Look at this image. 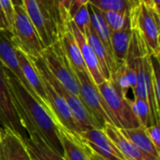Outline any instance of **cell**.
<instances>
[{
  "label": "cell",
  "mask_w": 160,
  "mask_h": 160,
  "mask_svg": "<svg viewBox=\"0 0 160 160\" xmlns=\"http://www.w3.org/2000/svg\"><path fill=\"white\" fill-rule=\"evenodd\" d=\"M5 72L14 108L27 135L38 133L52 149L63 156L58 126L52 114L30 95L13 73L6 68Z\"/></svg>",
  "instance_id": "cell-1"
},
{
  "label": "cell",
  "mask_w": 160,
  "mask_h": 160,
  "mask_svg": "<svg viewBox=\"0 0 160 160\" xmlns=\"http://www.w3.org/2000/svg\"><path fill=\"white\" fill-rule=\"evenodd\" d=\"M30 58L34 62V65L39 76L45 79L53 87V89L65 99V101L68 105L72 116L74 118V121L79 129V133L93 128H100L98 123L96 122V120L94 119V117L92 116V114L90 113V112L88 111V109L82 101L81 98L71 94L54 78V76L48 69L42 57L39 56V57H30Z\"/></svg>",
  "instance_id": "cell-2"
},
{
  "label": "cell",
  "mask_w": 160,
  "mask_h": 160,
  "mask_svg": "<svg viewBox=\"0 0 160 160\" xmlns=\"http://www.w3.org/2000/svg\"><path fill=\"white\" fill-rule=\"evenodd\" d=\"M98 88L107 105L112 125L122 129L134 128L141 126L132 112L129 98L123 96L110 80H105L98 85Z\"/></svg>",
  "instance_id": "cell-3"
},
{
  "label": "cell",
  "mask_w": 160,
  "mask_h": 160,
  "mask_svg": "<svg viewBox=\"0 0 160 160\" xmlns=\"http://www.w3.org/2000/svg\"><path fill=\"white\" fill-rule=\"evenodd\" d=\"M40 56L54 78L71 94L80 97L79 80L60 40L46 47Z\"/></svg>",
  "instance_id": "cell-4"
},
{
  "label": "cell",
  "mask_w": 160,
  "mask_h": 160,
  "mask_svg": "<svg viewBox=\"0 0 160 160\" xmlns=\"http://www.w3.org/2000/svg\"><path fill=\"white\" fill-rule=\"evenodd\" d=\"M11 30V38L14 46L29 57H39L45 49L40 38L28 18L22 6H15Z\"/></svg>",
  "instance_id": "cell-5"
},
{
  "label": "cell",
  "mask_w": 160,
  "mask_h": 160,
  "mask_svg": "<svg viewBox=\"0 0 160 160\" xmlns=\"http://www.w3.org/2000/svg\"><path fill=\"white\" fill-rule=\"evenodd\" d=\"M74 71L79 80L80 98L98 123V127L102 128L105 124H112L108 114L107 105L99 93L98 85L94 82L89 73L77 69H74Z\"/></svg>",
  "instance_id": "cell-6"
},
{
  "label": "cell",
  "mask_w": 160,
  "mask_h": 160,
  "mask_svg": "<svg viewBox=\"0 0 160 160\" xmlns=\"http://www.w3.org/2000/svg\"><path fill=\"white\" fill-rule=\"evenodd\" d=\"M150 55L159 57V14L143 0L136 25Z\"/></svg>",
  "instance_id": "cell-7"
},
{
  "label": "cell",
  "mask_w": 160,
  "mask_h": 160,
  "mask_svg": "<svg viewBox=\"0 0 160 160\" xmlns=\"http://www.w3.org/2000/svg\"><path fill=\"white\" fill-rule=\"evenodd\" d=\"M0 124L4 128H9L18 133L22 139L28 138L20 118L14 108L9 92V86L7 81L5 68L0 62Z\"/></svg>",
  "instance_id": "cell-8"
},
{
  "label": "cell",
  "mask_w": 160,
  "mask_h": 160,
  "mask_svg": "<svg viewBox=\"0 0 160 160\" xmlns=\"http://www.w3.org/2000/svg\"><path fill=\"white\" fill-rule=\"evenodd\" d=\"M22 8L34 24L44 47H48L57 40L49 15L40 0H22Z\"/></svg>",
  "instance_id": "cell-9"
},
{
  "label": "cell",
  "mask_w": 160,
  "mask_h": 160,
  "mask_svg": "<svg viewBox=\"0 0 160 160\" xmlns=\"http://www.w3.org/2000/svg\"><path fill=\"white\" fill-rule=\"evenodd\" d=\"M84 145L100 160H127L101 128L79 133Z\"/></svg>",
  "instance_id": "cell-10"
},
{
  "label": "cell",
  "mask_w": 160,
  "mask_h": 160,
  "mask_svg": "<svg viewBox=\"0 0 160 160\" xmlns=\"http://www.w3.org/2000/svg\"><path fill=\"white\" fill-rule=\"evenodd\" d=\"M0 62L7 69H8L11 73H13L15 75V77L21 82V83L27 89V91L30 93V95L39 104H41L45 110H47L46 107L44 106L43 102L38 98V96L30 88L29 84L27 83L26 80L24 79V77L22 75V72L21 68L18 63V59H17V55H16V49L12 42L11 32L8 30H0Z\"/></svg>",
  "instance_id": "cell-11"
},
{
  "label": "cell",
  "mask_w": 160,
  "mask_h": 160,
  "mask_svg": "<svg viewBox=\"0 0 160 160\" xmlns=\"http://www.w3.org/2000/svg\"><path fill=\"white\" fill-rule=\"evenodd\" d=\"M101 129L127 160H160L137 147L121 132V129L115 126L107 123Z\"/></svg>",
  "instance_id": "cell-12"
},
{
  "label": "cell",
  "mask_w": 160,
  "mask_h": 160,
  "mask_svg": "<svg viewBox=\"0 0 160 160\" xmlns=\"http://www.w3.org/2000/svg\"><path fill=\"white\" fill-rule=\"evenodd\" d=\"M0 160H33L22 137L7 128L1 133Z\"/></svg>",
  "instance_id": "cell-13"
},
{
  "label": "cell",
  "mask_w": 160,
  "mask_h": 160,
  "mask_svg": "<svg viewBox=\"0 0 160 160\" xmlns=\"http://www.w3.org/2000/svg\"><path fill=\"white\" fill-rule=\"evenodd\" d=\"M52 22L57 39L70 28L71 0H40Z\"/></svg>",
  "instance_id": "cell-14"
},
{
  "label": "cell",
  "mask_w": 160,
  "mask_h": 160,
  "mask_svg": "<svg viewBox=\"0 0 160 160\" xmlns=\"http://www.w3.org/2000/svg\"><path fill=\"white\" fill-rule=\"evenodd\" d=\"M70 28H71V31L75 37V39H76L79 47H80L81 53L82 56V60L84 62V65L87 68L89 75L91 76L94 82L97 85H99L106 79L102 73L98 60L94 51L92 50L89 43L87 42L85 36L77 28V26L72 22H70Z\"/></svg>",
  "instance_id": "cell-15"
},
{
  "label": "cell",
  "mask_w": 160,
  "mask_h": 160,
  "mask_svg": "<svg viewBox=\"0 0 160 160\" xmlns=\"http://www.w3.org/2000/svg\"><path fill=\"white\" fill-rule=\"evenodd\" d=\"M15 49H16V55H17L18 63H19V66L21 68V70L22 72L24 79L26 80L30 88L34 91V93L38 96V98L43 102L46 109L51 112L50 108L48 106V102H47L44 85H43L40 76L34 65V62L23 52H22L21 50H19L16 47H15ZM51 114H52V112H51Z\"/></svg>",
  "instance_id": "cell-16"
},
{
  "label": "cell",
  "mask_w": 160,
  "mask_h": 160,
  "mask_svg": "<svg viewBox=\"0 0 160 160\" xmlns=\"http://www.w3.org/2000/svg\"><path fill=\"white\" fill-rule=\"evenodd\" d=\"M57 126L64 158L66 160H90L89 150L82 142L80 136L71 133L60 125Z\"/></svg>",
  "instance_id": "cell-17"
},
{
  "label": "cell",
  "mask_w": 160,
  "mask_h": 160,
  "mask_svg": "<svg viewBox=\"0 0 160 160\" xmlns=\"http://www.w3.org/2000/svg\"><path fill=\"white\" fill-rule=\"evenodd\" d=\"M142 2L143 0H89L88 4L102 11H118L128 13L131 18L132 28H134Z\"/></svg>",
  "instance_id": "cell-18"
},
{
  "label": "cell",
  "mask_w": 160,
  "mask_h": 160,
  "mask_svg": "<svg viewBox=\"0 0 160 160\" xmlns=\"http://www.w3.org/2000/svg\"><path fill=\"white\" fill-rule=\"evenodd\" d=\"M84 36L87 39V42L89 43L90 47L94 51V52L98 60L100 68L102 70V73H103L105 79L110 80L111 76L115 72V70L118 68L116 62L111 57V55L107 52L105 46L103 45L101 40L98 38V36L94 32L92 26Z\"/></svg>",
  "instance_id": "cell-19"
},
{
  "label": "cell",
  "mask_w": 160,
  "mask_h": 160,
  "mask_svg": "<svg viewBox=\"0 0 160 160\" xmlns=\"http://www.w3.org/2000/svg\"><path fill=\"white\" fill-rule=\"evenodd\" d=\"M24 144L33 160H66L64 157L52 149L36 132L28 134L23 140Z\"/></svg>",
  "instance_id": "cell-20"
},
{
  "label": "cell",
  "mask_w": 160,
  "mask_h": 160,
  "mask_svg": "<svg viewBox=\"0 0 160 160\" xmlns=\"http://www.w3.org/2000/svg\"><path fill=\"white\" fill-rule=\"evenodd\" d=\"M58 39L60 40L72 68L82 72H88L82 60L80 47L75 39L71 28H69L66 33H64Z\"/></svg>",
  "instance_id": "cell-21"
},
{
  "label": "cell",
  "mask_w": 160,
  "mask_h": 160,
  "mask_svg": "<svg viewBox=\"0 0 160 160\" xmlns=\"http://www.w3.org/2000/svg\"><path fill=\"white\" fill-rule=\"evenodd\" d=\"M88 11L90 15V22H91V26L98 36V38L101 40L103 45L105 46L107 52L111 55V57L115 61L113 52H112V42H111V30L108 27L106 22L104 21L100 10L94 6L88 4Z\"/></svg>",
  "instance_id": "cell-22"
},
{
  "label": "cell",
  "mask_w": 160,
  "mask_h": 160,
  "mask_svg": "<svg viewBox=\"0 0 160 160\" xmlns=\"http://www.w3.org/2000/svg\"><path fill=\"white\" fill-rule=\"evenodd\" d=\"M133 28L128 27L123 30L111 32V42L113 56L117 66L124 63L128 55L130 41L132 39Z\"/></svg>",
  "instance_id": "cell-23"
},
{
  "label": "cell",
  "mask_w": 160,
  "mask_h": 160,
  "mask_svg": "<svg viewBox=\"0 0 160 160\" xmlns=\"http://www.w3.org/2000/svg\"><path fill=\"white\" fill-rule=\"evenodd\" d=\"M121 129V132L137 147H139L143 152L160 159V151L157 149L155 144L149 139L148 135L146 134L145 128L140 126L134 128H128V129Z\"/></svg>",
  "instance_id": "cell-24"
},
{
  "label": "cell",
  "mask_w": 160,
  "mask_h": 160,
  "mask_svg": "<svg viewBox=\"0 0 160 160\" xmlns=\"http://www.w3.org/2000/svg\"><path fill=\"white\" fill-rule=\"evenodd\" d=\"M100 13L106 22L111 32L119 31L128 27H132V22L130 16L126 12L118 11H102Z\"/></svg>",
  "instance_id": "cell-25"
},
{
  "label": "cell",
  "mask_w": 160,
  "mask_h": 160,
  "mask_svg": "<svg viewBox=\"0 0 160 160\" xmlns=\"http://www.w3.org/2000/svg\"><path fill=\"white\" fill-rule=\"evenodd\" d=\"M129 103L140 125L143 128L152 126L150 109L147 100L140 98H134V99H129Z\"/></svg>",
  "instance_id": "cell-26"
},
{
  "label": "cell",
  "mask_w": 160,
  "mask_h": 160,
  "mask_svg": "<svg viewBox=\"0 0 160 160\" xmlns=\"http://www.w3.org/2000/svg\"><path fill=\"white\" fill-rule=\"evenodd\" d=\"M71 22L77 26V28L83 35H85L88 32V30L91 28L90 15L88 11V4L83 5L77 10V12L73 15Z\"/></svg>",
  "instance_id": "cell-27"
},
{
  "label": "cell",
  "mask_w": 160,
  "mask_h": 160,
  "mask_svg": "<svg viewBox=\"0 0 160 160\" xmlns=\"http://www.w3.org/2000/svg\"><path fill=\"white\" fill-rule=\"evenodd\" d=\"M146 134L148 135L149 139L155 144L158 150L160 151V128L159 125H152L145 128Z\"/></svg>",
  "instance_id": "cell-28"
},
{
  "label": "cell",
  "mask_w": 160,
  "mask_h": 160,
  "mask_svg": "<svg viewBox=\"0 0 160 160\" xmlns=\"http://www.w3.org/2000/svg\"><path fill=\"white\" fill-rule=\"evenodd\" d=\"M0 4L3 8V10L6 14V17L8 19L10 32L12 30V24H13V18H14V8L10 0H0Z\"/></svg>",
  "instance_id": "cell-29"
},
{
  "label": "cell",
  "mask_w": 160,
  "mask_h": 160,
  "mask_svg": "<svg viewBox=\"0 0 160 160\" xmlns=\"http://www.w3.org/2000/svg\"><path fill=\"white\" fill-rule=\"evenodd\" d=\"M88 3H89V0H71V4H70V8H69V15H70L71 19L81 7H82L83 5H86Z\"/></svg>",
  "instance_id": "cell-30"
},
{
  "label": "cell",
  "mask_w": 160,
  "mask_h": 160,
  "mask_svg": "<svg viewBox=\"0 0 160 160\" xmlns=\"http://www.w3.org/2000/svg\"><path fill=\"white\" fill-rule=\"evenodd\" d=\"M0 30H8L10 31L9 24L8 22V19L6 17V14L3 10V8L0 4Z\"/></svg>",
  "instance_id": "cell-31"
},
{
  "label": "cell",
  "mask_w": 160,
  "mask_h": 160,
  "mask_svg": "<svg viewBox=\"0 0 160 160\" xmlns=\"http://www.w3.org/2000/svg\"><path fill=\"white\" fill-rule=\"evenodd\" d=\"M10 1H11L13 7H15V6H22V0H10Z\"/></svg>",
  "instance_id": "cell-32"
},
{
  "label": "cell",
  "mask_w": 160,
  "mask_h": 160,
  "mask_svg": "<svg viewBox=\"0 0 160 160\" xmlns=\"http://www.w3.org/2000/svg\"><path fill=\"white\" fill-rule=\"evenodd\" d=\"M89 150V149H88ZM89 158H90V160H100L96 155H94L90 150H89Z\"/></svg>",
  "instance_id": "cell-33"
},
{
  "label": "cell",
  "mask_w": 160,
  "mask_h": 160,
  "mask_svg": "<svg viewBox=\"0 0 160 160\" xmlns=\"http://www.w3.org/2000/svg\"><path fill=\"white\" fill-rule=\"evenodd\" d=\"M0 142H1V132H0Z\"/></svg>",
  "instance_id": "cell-34"
}]
</instances>
